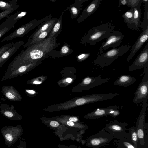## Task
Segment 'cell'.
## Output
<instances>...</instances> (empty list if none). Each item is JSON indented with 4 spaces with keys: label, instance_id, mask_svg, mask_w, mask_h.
<instances>
[{
    "label": "cell",
    "instance_id": "obj_11",
    "mask_svg": "<svg viewBox=\"0 0 148 148\" xmlns=\"http://www.w3.org/2000/svg\"><path fill=\"white\" fill-rule=\"evenodd\" d=\"M148 67V43L129 67V71Z\"/></svg>",
    "mask_w": 148,
    "mask_h": 148
},
{
    "label": "cell",
    "instance_id": "obj_9",
    "mask_svg": "<svg viewBox=\"0 0 148 148\" xmlns=\"http://www.w3.org/2000/svg\"><path fill=\"white\" fill-rule=\"evenodd\" d=\"M124 37L122 32L119 31H113L107 37L106 40L103 43L99 49V52L97 55L104 53L110 48L113 49L116 48L121 44Z\"/></svg>",
    "mask_w": 148,
    "mask_h": 148
},
{
    "label": "cell",
    "instance_id": "obj_7",
    "mask_svg": "<svg viewBox=\"0 0 148 148\" xmlns=\"http://www.w3.org/2000/svg\"><path fill=\"white\" fill-rule=\"evenodd\" d=\"M50 19L51 18L49 16H47L43 19L38 20H37L36 19L32 20L25 24L22 25L15 31L4 38L0 41V42L2 43L16 38L22 37L43 22Z\"/></svg>",
    "mask_w": 148,
    "mask_h": 148
},
{
    "label": "cell",
    "instance_id": "obj_23",
    "mask_svg": "<svg viewBox=\"0 0 148 148\" xmlns=\"http://www.w3.org/2000/svg\"><path fill=\"white\" fill-rule=\"evenodd\" d=\"M27 13L26 11H18L8 17L6 20L0 25V26L6 24L14 25L18 20L25 16Z\"/></svg>",
    "mask_w": 148,
    "mask_h": 148
},
{
    "label": "cell",
    "instance_id": "obj_1",
    "mask_svg": "<svg viewBox=\"0 0 148 148\" xmlns=\"http://www.w3.org/2000/svg\"><path fill=\"white\" fill-rule=\"evenodd\" d=\"M60 44L56 38L48 37L22 50L8 65L5 72L10 71L21 65L29 64L47 57Z\"/></svg>",
    "mask_w": 148,
    "mask_h": 148
},
{
    "label": "cell",
    "instance_id": "obj_10",
    "mask_svg": "<svg viewBox=\"0 0 148 148\" xmlns=\"http://www.w3.org/2000/svg\"><path fill=\"white\" fill-rule=\"evenodd\" d=\"M143 78L134 93L133 102L138 104L148 99V67L144 69Z\"/></svg>",
    "mask_w": 148,
    "mask_h": 148
},
{
    "label": "cell",
    "instance_id": "obj_22",
    "mask_svg": "<svg viewBox=\"0 0 148 148\" xmlns=\"http://www.w3.org/2000/svg\"><path fill=\"white\" fill-rule=\"evenodd\" d=\"M53 27L41 33L33 39L29 40H28L26 43L24 45V48H26L29 47L32 45L49 37V34Z\"/></svg>",
    "mask_w": 148,
    "mask_h": 148
},
{
    "label": "cell",
    "instance_id": "obj_2",
    "mask_svg": "<svg viewBox=\"0 0 148 148\" xmlns=\"http://www.w3.org/2000/svg\"><path fill=\"white\" fill-rule=\"evenodd\" d=\"M112 20H110L103 24L94 27L89 30L81 41L83 44L88 43L95 45L109 36L113 31L115 26H112Z\"/></svg>",
    "mask_w": 148,
    "mask_h": 148
},
{
    "label": "cell",
    "instance_id": "obj_3",
    "mask_svg": "<svg viewBox=\"0 0 148 148\" xmlns=\"http://www.w3.org/2000/svg\"><path fill=\"white\" fill-rule=\"evenodd\" d=\"M130 49V46L126 44L118 48L110 49L97 55L93 62L94 64L102 68L107 67L119 57L125 53Z\"/></svg>",
    "mask_w": 148,
    "mask_h": 148
},
{
    "label": "cell",
    "instance_id": "obj_13",
    "mask_svg": "<svg viewBox=\"0 0 148 148\" xmlns=\"http://www.w3.org/2000/svg\"><path fill=\"white\" fill-rule=\"evenodd\" d=\"M14 105L10 106L5 103L0 105V112L4 116L12 120L20 121L23 117L14 109Z\"/></svg>",
    "mask_w": 148,
    "mask_h": 148
},
{
    "label": "cell",
    "instance_id": "obj_38",
    "mask_svg": "<svg viewBox=\"0 0 148 148\" xmlns=\"http://www.w3.org/2000/svg\"><path fill=\"white\" fill-rule=\"evenodd\" d=\"M67 119L69 121H72L73 122H76L78 121V118L76 117L72 116L69 117V118H67Z\"/></svg>",
    "mask_w": 148,
    "mask_h": 148
},
{
    "label": "cell",
    "instance_id": "obj_30",
    "mask_svg": "<svg viewBox=\"0 0 148 148\" xmlns=\"http://www.w3.org/2000/svg\"><path fill=\"white\" fill-rule=\"evenodd\" d=\"M69 48L68 45L65 44L61 48L60 54L61 55L64 56L69 54L71 53L72 51Z\"/></svg>",
    "mask_w": 148,
    "mask_h": 148
},
{
    "label": "cell",
    "instance_id": "obj_20",
    "mask_svg": "<svg viewBox=\"0 0 148 148\" xmlns=\"http://www.w3.org/2000/svg\"><path fill=\"white\" fill-rule=\"evenodd\" d=\"M103 0H93L84 10L80 17L81 21L93 14L100 6Z\"/></svg>",
    "mask_w": 148,
    "mask_h": 148
},
{
    "label": "cell",
    "instance_id": "obj_14",
    "mask_svg": "<svg viewBox=\"0 0 148 148\" xmlns=\"http://www.w3.org/2000/svg\"><path fill=\"white\" fill-rule=\"evenodd\" d=\"M148 38V27L144 31H142L135 42L132 46L131 51L127 60L128 61L132 59L136 53L147 40Z\"/></svg>",
    "mask_w": 148,
    "mask_h": 148
},
{
    "label": "cell",
    "instance_id": "obj_39",
    "mask_svg": "<svg viewBox=\"0 0 148 148\" xmlns=\"http://www.w3.org/2000/svg\"><path fill=\"white\" fill-rule=\"evenodd\" d=\"M119 5L118 7L119 8L121 5H127V2L126 0H119Z\"/></svg>",
    "mask_w": 148,
    "mask_h": 148
},
{
    "label": "cell",
    "instance_id": "obj_12",
    "mask_svg": "<svg viewBox=\"0 0 148 148\" xmlns=\"http://www.w3.org/2000/svg\"><path fill=\"white\" fill-rule=\"evenodd\" d=\"M142 1L140 0L138 5L133 8V16L128 23L127 24V27L130 30L138 31L139 30L140 25V19L142 16L141 7Z\"/></svg>",
    "mask_w": 148,
    "mask_h": 148
},
{
    "label": "cell",
    "instance_id": "obj_5",
    "mask_svg": "<svg viewBox=\"0 0 148 148\" xmlns=\"http://www.w3.org/2000/svg\"><path fill=\"white\" fill-rule=\"evenodd\" d=\"M127 125L125 121L121 122L114 119L107 124L104 129L115 138L121 140L130 137L129 132H125Z\"/></svg>",
    "mask_w": 148,
    "mask_h": 148
},
{
    "label": "cell",
    "instance_id": "obj_43",
    "mask_svg": "<svg viewBox=\"0 0 148 148\" xmlns=\"http://www.w3.org/2000/svg\"><path fill=\"white\" fill-rule=\"evenodd\" d=\"M72 79L70 78H68L66 79V82L69 83H71L72 82Z\"/></svg>",
    "mask_w": 148,
    "mask_h": 148
},
{
    "label": "cell",
    "instance_id": "obj_36",
    "mask_svg": "<svg viewBox=\"0 0 148 148\" xmlns=\"http://www.w3.org/2000/svg\"><path fill=\"white\" fill-rule=\"evenodd\" d=\"M50 125L52 127H57L59 125V123L57 121H52L50 122Z\"/></svg>",
    "mask_w": 148,
    "mask_h": 148
},
{
    "label": "cell",
    "instance_id": "obj_19",
    "mask_svg": "<svg viewBox=\"0 0 148 148\" xmlns=\"http://www.w3.org/2000/svg\"><path fill=\"white\" fill-rule=\"evenodd\" d=\"M58 20V18H53L50 19L42 22L30 36L28 40L33 39L41 33L53 27Z\"/></svg>",
    "mask_w": 148,
    "mask_h": 148
},
{
    "label": "cell",
    "instance_id": "obj_33",
    "mask_svg": "<svg viewBox=\"0 0 148 148\" xmlns=\"http://www.w3.org/2000/svg\"><path fill=\"white\" fill-rule=\"evenodd\" d=\"M16 10V9L13 8L8 10L3 11V12L0 13V20L7 16L9 14L12 13Z\"/></svg>",
    "mask_w": 148,
    "mask_h": 148
},
{
    "label": "cell",
    "instance_id": "obj_28",
    "mask_svg": "<svg viewBox=\"0 0 148 148\" xmlns=\"http://www.w3.org/2000/svg\"><path fill=\"white\" fill-rule=\"evenodd\" d=\"M134 15L133 8H131L129 10L127 11L122 15L121 17L124 18V21L127 24L129 23L132 18Z\"/></svg>",
    "mask_w": 148,
    "mask_h": 148
},
{
    "label": "cell",
    "instance_id": "obj_8",
    "mask_svg": "<svg viewBox=\"0 0 148 148\" xmlns=\"http://www.w3.org/2000/svg\"><path fill=\"white\" fill-rule=\"evenodd\" d=\"M114 139V137L102 129L95 135L89 137L87 140L86 145L92 148H100Z\"/></svg>",
    "mask_w": 148,
    "mask_h": 148
},
{
    "label": "cell",
    "instance_id": "obj_35",
    "mask_svg": "<svg viewBox=\"0 0 148 148\" xmlns=\"http://www.w3.org/2000/svg\"><path fill=\"white\" fill-rule=\"evenodd\" d=\"M26 144L24 139L20 141L19 145L17 146V148H26Z\"/></svg>",
    "mask_w": 148,
    "mask_h": 148
},
{
    "label": "cell",
    "instance_id": "obj_40",
    "mask_svg": "<svg viewBox=\"0 0 148 148\" xmlns=\"http://www.w3.org/2000/svg\"><path fill=\"white\" fill-rule=\"evenodd\" d=\"M25 92L27 94L30 95H33L36 93L35 91L34 90L28 89L25 90Z\"/></svg>",
    "mask_w": 148,
    "mask_h": 148
},
{
    "label": "cell",
    "instance_id": "obj_41",
    "mask_svg": "<svg viewBox=\"0 0 148 148\" xmlns=\"http://www.w3.org/2000/svg\"><path fill=\"white\" fill-rule=\"evenodd\" d=\"M117 145L116 148H124L122 145L119 143H116Z\"/></svg>",
    "mask_w": 148,
    "mask_h": 148
},
{
    "label": "cell",
    "instance_id": "obj_42",
    "mask_svg": "<svg viewBox=\"0 0 148 148\" xmlns=\"http://www.w3.org/2000/svg\"><path fill=\"white\" fill-rule=\"evenodd\" d=\"M33 84H39L41 83V81H38L37 80H35L33 82Z\"/></svg>",
    "mask_w": 148,
    "mask_h": 148
},
{
    "label": "cell",
    "instance_id": "obj_34",
    "mask_svg": "<svg viewBox=\"0 0 148 148\" xmlns=\"http://www.w3.org/2000/svg\"><path fill=\"white\" fill-rule=\"evenodd\" d=\"M90 55V53H83L79 55L78 56V58L79 60H83L88 58Z\"/></svg>",
    "mask_w": 148,
    "mask_h": 148
},
{
    "label": "cell",
    "instance_id": "obj_15",
    "mask_svg": "<svg viewBox=\"0 0 148 148\" xmlns=\"http://www.w3.org/2000/svg\"><path fill=\"white\" fill-rule=\"evenodd\" d=\"M118 105L110 106L101 108H97L85 116L88 119H95L110 115L111 112L114 110L119 109Z\"/></svg>",
    "mask_w": 148,
    "mask_h": 148
},
{
    "label": "cell",
    "instance_id": "obj_32",
    "mask_svg": "<svg viewBox=\"0 0 148 148\" xmlns=\"http://www.w3.org/2000/svg\"><path fill=\"white\" fill-rule=\"evenodd\" d=\"M14 42H11L0 47V56L6 51L9 49L14 44Z\"/></svg>",
    "mask_w": 148,
    "mask_h": 148
},
{
    "label": "cell",
    "instance_id": "obj_4",
    "mask_svg": "<svg viewBox=\"0 0 148 148\" xmlns=\"http://www.w3.org/2000/svg\"><path fill=\"white\" fill-rule=\"evenodd\" d=\"M147 99L142 102L141 110L136 122V127L138 139L137 148H148V127H146L145 129Z\"/></svg>",
    "mask_w": 148,
    "mask_h": 148
},
{
    "label": "cell",
    "instance_id": "obj_31",
    "mask_svg": "<svg viewBox=\"0 0 148 148\" xmlns=\"http://www.w3.org/2000/svg\"><path fill=\"white\" fill-rule=\"evenodd\" d=\"M127 5L131 8H133L137 6L140 0H126Z\"/></svg>",
    "mask_w": 148,
    "mask_h": 148
},
{
    "label": "cell",
    "instance_id": "obj_21",
    "mask_svg": "<svg viewBox=\"0 0 148 148\" xmlns=\"http://www.w3.org/2000/svg\"><path fill=\"white\" fill-rule=\"evenodd\" d=\"M136 80L134 77L130 75L122 74L114 82V84L126 87L133 84Z\"/></svg>",
    "mask_w": 148,
    "mask_h": 148
},
{
    "label": "cell",
    "instance_id": "obj_25",
    "mask_svg": "<svg viewBox=\"0 0 148 148\" xmlns=\"http://www.w3.org/2000/svg\"><path fill=\"white\" fill-rule=\"evenodd\" d=\"M16 0L10 1L9 3L0 1V9L4 11L12 9H17L19 7Z\"/></svg>",
    "mask_w": 148,
    "mask_h": 148
},
{
    "label": "cell",
    "instance_id": "obj_6",
    "mask_svg": "<svg viewBox=\"0 0 148 148\" xmlns=\"http://www.w3.org/2000/svg\"><path fill=\"white\" fill-rule=\"evenodd\" d=\"M0 132L3 137L5 145L10 147L18 141L24 131L22 126L20 125H6L1 129Z\"/></svg>",
    "mask_w": 148,
    "mask_h": 148
},
{
    "label": "cell",
    "instance_id": "obj_26",
    "mask_svg": "<svg viewBox=\"0 0 148 148\" xmlns=\"http://www.w3.org/2000/svg\"><path fill=\"white\" fill-rule=\"evenodd\" d=\"M144 3V17L140 27L142 31L145 30L148 27V0H142Z\"/></svg>",
    "mask_w": 148,
    "mask_h": 148
},
{
    "label": "cell",
    "instance_id": "obj_24",
    "mask_svg": "<svg viewBox=\"0 0 148 148\" xmlns=\"http://www.w3.org/2000/svg\"><path fill=\"white\" fill-rule=\"evenodd\" d=\"M60 16L51 30L49 37L56 38L61 32L62 29V15Z\"/></svg>",
    "mask_w": 148,
    "mask_h": 148
},
{
    "label": "cell",
    "instance_id": "obj_17",
    "mask_svg": "<svg viewBox=\"0 0 148 148\" xmlns=\"http://www.w3.org/2000/svg\"><path fill=\"white\" fill-rule=\"evenodd\" d=\"M102 75H100L95 77H87L83 81L82 83L84 88L88 90L106 82L111 77L103 79Z\"/></svg>",
    "mask_w": 148,
    "mask_h": 148
},
{
    "label": "cell",
    "instance_id": "obj_16",
    "mask_svg": "<svg viewBox=\"0 0 148 148\" xmlns=\"http://www.w3.org/2000/svg\"><path fill=\"white\" fill-rule=\"evenodd\" d=\"M1 92L7 99L11 101H18L22 99L17 90L11 86H3Z\"/></svg>",
    "mask_w": 148,
    "mask_h": 148
},
{
    "label": "cell",
    "instance_id": "obj_27",
    "mask_svg": "<svg viewBox=\"0 0 148 148\" xmlns=\"http://www.w3.org/2000/svg\"><path fill=\"white\" fill-rule=\"evenodd\" d=\"M127 130L130 133V138L133 145L137 148V145L138 139L136 127L133 126L131 128L127 129Z\"/></svg>",
    "mask_w": 148,
    "mask_h": 148
},
{
    "label": "cell",
    "instance_id": "obj_18",
    "mask_svg": "<svg viewBox=\"0 0 148 148\" xmlns=\"http://www.w3.org/2000/svg\"><path fill=\"white\" fill-rule=\"evenodd\" d=\"M24 44V42L22 40L15 42L11 47L3 53L0 56V68Z\"/></svg>",
    "mask_w": 148,
    "mask_h": 148
},
{
    "label": "cell",
    "instance_id": "obj_29",
    "mask_svg": "<svg viewBox=\"0 0 148 148\" xmlns=\"http://www.w3.org/2000/svg\"><path fill=\"white\" fill-rule=\"evenodd\" d=\"M14 25L12 24H6L0 26V38L12 28L14 27Z\"/></svg>",
    "mask_w": 148,
    "mask_h": 148
},
{
    "label": "cell",
    "instance_id": "obj_37",
    "mask_svg": "<svg viewBox=\"0 0 148 148\" xmlns=\"http://www.w3.org/2000/svg\"><path fill=\"white\" fill-rule=\"evenodd\" d=\"M71 11L72 14L74 15H77L78 12L77 8L74 6L71 8Z\"/></svg>",
    "mask_w": 148,
    "mask_h": 148
}]
</instances>
